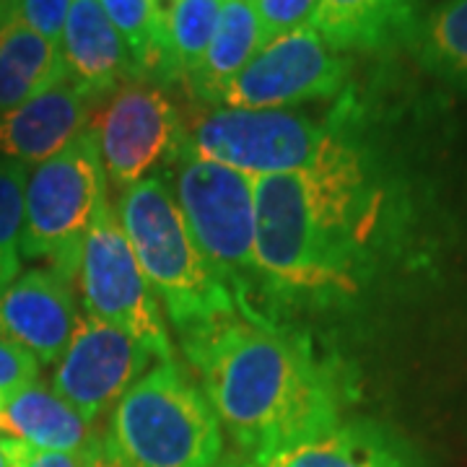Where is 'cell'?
<instances>
[{
	"mask_svg": "<svg viewBox=\"0 0 467 467\" xmlns=\"http://www.w3.org/2000/svg\"><path fill=\"white\" fill-rule=\"evenodd\" d=\"M0 467H11V460H8V451H5V441L0 436Z\"/></svg>",
	"mask_w": 467,
	"mask_h": 467,
	"instance_id": "31",
	"label": "cell"
},
{
	"mask_svg": "<svg viewBox=\"0 0 467 467\" xmlns=\"http://www.w3.org/2000/svg\"><path fill=\"white\" fill-rule=\"evenodd\" d=\"M340 128L335 104L327 117L301 109L205 107L184 119L182 153L216 161L254 180L315 164Z\"/></svg>",
	"mask_w": 467,
	"mask_h": 467,
	"instance_id": "7",
	"label": "cell"
},
{
	"mask_svg": "<svg viewBox=\"0 0 467 467\" xmlns=\"http://www.w3.org/2000/svg\"><path fill=\"white\" fill-rule=\"evenodd\" d=\"M156 3H159V5H161V8H167L169 3H174V0H156Z\"/></svg>",
	"mask_w": 467,
	"mask_h": 467,
	"instance_id": "32",
	"label": "cell"
},
{
	"mask_svg": "<svg viewBox=\"0 0 467 467\" xmlns=\"http://www.w3.org/2000/svg\"><path fill=\"white\" fill-rule=\"evenodd\" d=\"M86 467H130V465H125V462L117 457L115 451L107 450V447H104V441H101L99 447L91 451V457H88V465Z\"/></svg>",
	"mask_w": 467,
	"mask_h": 467,
	"instance_id": "28",
	"label": "cell"
},
{
	"mask_svg": "<svg viewBox=\"0 0 467 467\" xmlns=\"http://www.w3.org/2000/svg\"><path fill=\"white\" fill-rule=\"evenodd\" d=\"M226 0H174L164 8L167 57L171 81H187L198 73L213 42Z\"/></svg>",
	"mask_w": 467,
	"mask_h": 467,
	"instance_id": "22",
	"label": "cell"
},
{
	"mask_svg": "<svg viewBox=\"0 0 467 467\" xmlns=\"http://www.w3.org/2000/svg\"><path fill=\"white\" fill-rule=\"evenodd\" d=\"M76 284L88 317H97L143 343L159 361H174V346L143 267L119 226L109 198L86 234Z\"/></svg>",
	"mask_w": 467,
	"mask_h": 467,
	"instance_id": "8",
	"label": "cell"
},
{
	"mask_svg": "<svg viewBox=\"0 0 467 467\" xmlns=\"http://www.w3.org/2000/svg\"><path fill=\"white\" fill-rule=\"evenodd\" d=\"M221 429L244 457H263L343 418V377L301 333L234 312L182 335Z\"/></svg>",
	"mask_w": 467,
	"mask_h": 467,
	"instance_id": "2",
	"label": "cell"
},
{
	"mask_svg": "<svg viewBox=\"0 0 467 467\" xmlns=\"http://www.w3.org/2000/svg\"><path fill=\"white\" fill-rule=\"evenodd\" d=\"M3 441H5V451H8L11 467H86L91 451H94L36 450V447H29L24 441H14V439H5V436H3Z\"/></svg>",
	"mask_w": 467,
	"mask_h": 467,
	"instance_id": "27",
	"label": "cell"
},
{
	"mask_svg": "<svg viewBox=\"0 0 467 467\" xmlns=\"http://www.w3.org/2000/svg\"><path fill=\"white\" fill-rule=\"evenodd\" d=\"M107 18L130 52L138 78L171 84L164 8L156 0H99Z\"/></svg>",
	"mask_w": 467,
	"mask_h": 467,
	"instance_id": "21",
	"label": "cell"
},
{
	"mask_svg": "<svg viewBox=\"0 0 467 467\" xmlns=\"http://www.w3.org/2000/svg\"><path fill=\"white\" fill-rule=\"evenodd\" d=\"M213 467H257L250 457H239V454H223Z\"/></svg>",
	"mask_w": 467,
	"mask_h": 467,
	"instance_id": "29",
	"label": "cell"
},
{
	"mask_svg": "<svg viewBox=\"0 0 467 467\" xmlns=\"http://www.w3.org/2000/svg\"><path fill=\"white\" fill-rule=\"evenodd\" d=\"M26 167L0 159V291L21 275Z\"/></svg>",
	"mask_w": 467,
	"mask_h": 467,
	"instance_id": "23",
	"label": "cell"
},
{
	"mask_svg": "<svg viewBox=\"0 0 467 467\" xmlns=\"http://www.w3.org/2000/svg\"><path fill=\"white\" fill-rule=\"evenodd\" d=\"M88 128L97 135L107 184L125 190L177 161L184 117L164 86L133 78L97 101Z\"/></svg>",
	"mask_w": 467,
	"mask_h": 467,
	"instance_id": "9",
	"label": "cell"
},
{
	"mask_svg": "<svg viewBox=\"0 0 467 467\" xmlns=\"http://www.w3.org/2000/svg\"><path fill=\"white\" fill-rule=\"evenodd\" d=\"M252 462L257 467H426L405 436L368 418H340Z\"/></svg>",
	"mask_w": 467,
	"mask_h": 467,
	"instance_id": "13",
	"label": "cell"
},
{
	"mask_svg": "<svg viewBox=\"0 0 467 467\" xmlns=\"http://www.w3.org/2000/svg\"><path fill=\"white\" fill-rule=\"evenodd\" d=\"M263 47L260 24L252 14L247 0H226L223 14L213 34V42L202 57L198 73L187 81V91L192 99L205 107H216L223 88L232 84L234 76L254 57Z\"/></svg>",
	"mask_w": 467,
	"mask_h": 467,
	"instance_id": "19",
	"label": "cell"
},
{
	"mask_svg": "<svg viewBox=\"0 0 467 467\" xmlns=\"http://www.w3.org/2000/svg\"><path fill=\"white\" fill-rule=\"evenodd\" d=\"M423 0H317L312 29L340 55L384 52L405 45Z\"/></svg>",
	"mask_w": 467,
	"mask_h": 467,
	"instance_id": "16",
	"label": "cell"
},
{
	"mask_svg": "<svg viewBox=\"0 0 467 467\" xmlns=\"http://www.w3.org/2000/svg\"><path fill=\"white\" fill-rule=\"evenodd\" d=\"M115 213L180 337L239 312L198 250L164 177L153 174L119 190Z\"/></svg>",
	"mask_w": 467,
	"mask_h": 467,
	"instance_id": "3",
	"label": "cell"
},
{
	"mask_svg": "<svg viewBox=\"0 0 467 467\" xmlns=\"http://www.w3.org/2000/svg\"><path fill=\"white\" fill-rule=\"evenodd\" d=\"M405 47L426 73L467 94V0H441L423 11Z\"/></svg>",
	"mask_w": 467,
	"mask_h": 467,
	"instance_id": "20",
	"label": "cell"
},
{
	"mask_svg": "<svg viewBox=\"0 0 467 467\" xmlns=\"http://www.w3.org/2000/svg\"><path fill=\"white\" fill-rule=\"evenodd\" d=\"M247 3L260 24L263 45L288 32H296L301 26H309L317 8V0H247Z\"/></svg>",
	"mask_w": 467,
	"mask_h": 467,
	"instance_id": "24",
	"label": "cell"
},
{
	"mask_svg": "<svg viewBox=\"0 0 467 467\" xmlns=\"http://www.w3.org/2000/svg\"><path fill=\"white\" fill-rule=\"evenodd\" d=\"M97 99L73 81H60L21 107L0 115V159L42 164L88 128Z\"/></svg>",
	"mask_w": 467,
	"mask_h": 467,
	"instance_id": "14",
	"label": "cell"
},
{
	"mask_svg": "<svg viewBox=\"0 0 467 467\" xmlns=\"http://www.w3.org/2000/svg\"><path fill=\"white\" fill-rule=\"evenodd\" d=\"M109 198L97 135L86 128L70 146L36 164L24 190V242L21 254L39 260L76 281L86 234Z\"/></svg>",
	"mask_w": 467,
	"mask_h": 467,
	"instance_id": "6",
	"label": "cell"
},
{
	"mask_svg": "<svg viewBox=\"0 0 467 467\" xmlns=\"http://www.w3.org/2000/svg\"><path fill=\"white\" fill-rule=\"evenodd\" d=\"M70 284L50 267H34L0 291V340L57 364L78 325Z\"/></svg>",
	"mask_w": 467,
	"mask_h": 467,
	"instance_id": "12",
	"label": "cell"
},
{
	"mask_svg": "<svg viewBox=\"0 0 467 467\" xmlns=\"http://www.w3.org/2000/svg\"><path fill=\"white\" fill-rule=\"evenodd\" d=\"M350 86L348 55L335 52L312 26H301L254 52L221 94L216 107L296 109L337 99Z\"/></svg>",
	"mask_w": 467,
	"mask_h": 467,
	"instance_id": "10",
	"label": "cell"
},
{
	"mask_svg": "<svg viewBox=\"0 0 467 467\" xmlns=\"http://www.w3.org/2000/svg\"><path fill=\"white\" fill-rule=\"evenodd\" d=\"M104 447L130 467H213L223 429L187 368L159 361L109 410Z\"/></svg>",
	"mask_w": 467,
	"mask_h": 467,
	"instance_id": "4",
	"label": "cell"
},
{
	"mask_svg": "<svg viewBox=\"0 0 467 467\" xmlns=\"http://www.w3.org/2000/svg\"><path fill=\"white\" fill-rule=\"evenodd\" d=\"M0 436L55 451H91L101 444L94 423L42 382L0 400Z\"/></svg>",
	"mask_w": 467,
	"mask_h": 467,
	"instance_id": "17",
	"label": "cell"
},
{
	"mask_svg": "<svg viewBox=\"0 0 467 467\" xmlns=\"http://www.w3.org/2000/svg\"><path fill=\"white\" fill-rule=\"evenodd\" d=\"M39 361L29 350L0 340V400L18 392L26 384L39 382Z\"/></svg>",
	"mask_w": 467,
	"mask_h": 467,
	"instance_id": "26",
	"label": "cell"
},
{
	"mask_svg": "<svg viewBox=\"0 0 467 467\" xmlns=\"http://www.w3.org/2000/svg\"><path fill=\"white\" fill-rule=\"evenodd\" d=\"M164 180L198 250L229 288L236 309L244 317L270 319L257 267L254 177L180 153Z\"/></svg>",
	"mask_w": 467,
	"mask_h": 467,
	"instance_id": "5",
	"label": "cell"
},
{
	"mask_svg": "<svg viewBox=\"0 0 467 467\" xmlns=\"http://www.w3.org/2000/svg\"><path fill=\"white\" fill-rule=\"evenodd\" d=\"M153 353L97 317H78L66 353L55 364L52 389L88 423H97L150 367Z\"/></svg>",
	"mask_w": 467,
	"mask_h": 467,
	"instance_id": "11",
	"label": "cell"
},
{
	"mask_svg": "<svg viewBox=\"0 0 467 467\" xmlns=\"http://www.w3.org/2000/svg\"><path fill=\"white\" fill-rule=\"evenodd\" d=\"M337 109L340 128L315 164L254 180L265 304H348L367 291L402 232L400 192L361 138L350 86Z\"/></svg>",
	"mask_w": 467,
	"mask_h": 467,
	"instance_id": "1",
	"label": "cell"
},
{
	"mask_svg": "<svg viewBox=\"0 0 467 467\" xmlns=\"http://www.w3.org/2000/svg\"><path fill=\"white\" fill-rule=\"evenodd\" d=\"M11 5H14V0H0V26L11 21Z\"/></svg>",
	"mask_w": 467,
	"mask_h": 467,
	"instance_id": "30",
	"label": "cell"
},
{
	"mask_svg": "<svg viewBox=\"0 0 467 467\" xmlns=\"http://www.w3.org/2000/svg\"><path fill=\"white\" fill-rule=\"evenodd\" d=\"M73 0H14L11 21H21L45 39L60 45V34L66 26L67 11Z\"/></svg>",
	"mask_w": 467,
	"mask_h": 467,
	"instance_id": "25",
	"label": "cell"
},
{
	"mask_svg": "<svg viewBox=\"0 0 467 467\" xmlns=\"http://www.w3.org/2000/svg\"><path fill=\"white\" fill-rule=\"evenodd\" d=\"M67 81L99 101L117 86L138 78L130 52L107 18L99 0H73L60 34Z\"/></svg>",
	"mask_w": 467,
	"mask_h": 467,
	"instance_id": "15",
	"label": "cell"
},
{
	"mask_svg": "<svg viewBox=\"0 0 467 467\" xmlns=\"http://www.w3.org/2000/svg\"><path fill=\"white\" fill-rule=\"evenodd\" d=\"M60 81H67V73L57 42L45 39L21 21L0 26V115Z\"/></svg>",
	"mask_w": 467,
	"mask_h": 467,
	"instance_id": "18",
	"label": "cell"
}]
</instances>
